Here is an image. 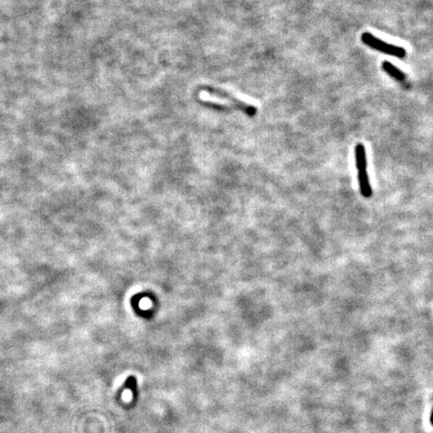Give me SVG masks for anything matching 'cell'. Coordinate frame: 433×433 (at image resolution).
I'll use <instances>...</instances> for the list:
<instances>
[{
	"instance_id": "6da1fadb",
	"label": "cell",
	"mask_w": 433,
	"mask_h": 433,
	"mask_svg": "<svg viewBox=\"0 0 433 433\" xmlns=\"http://www.w3.org/2000/svg\"><path fill=\"white\" fill-rule=\"evenodd\" d=\"M200 92L201 93H206L212 97H216L222 100H226L228 102L230 103L231 107L239 109L241 111H243L245 115H247L248 117L253 118L256 116L257 113V108L253 105H251L243 101L238 100L237 98H235L234 96H232L231 94L227 93L226 90H223L219 87H215V86H211V85H204L200 87Z\"/></svg>"
},
{
	"instance_id": "277c9868",
	"label": "cell",
	"mask_w": 433,
	"mask_h": 433,
	"mask_svg": "<svg viewBox=\"0 0 433 433\" xmlns=\"http://www.w3.org/2000/svg\"><path fill=\"white\" fill-rule=\"evenodd\" d=\"M382 68H383V71L385 73L388 74L391 77L395 78L397 81H399V82H405L406 81L405 74L402 71H400L399 68L394 66L391 62H389V61H383L382 62Z\"/></svg>"
},
{
	"instance_id": "7a4b0ae2",
	"label": "cell",
	"mask_w": 433,
	"mask_h": 433,
	"mask_svg": "<svg viewBox=\"0 0 433 433\" xmlns=\"http://www.w3.org/2000/svg\"><path fill=\"white\" fill-rule=\"evenodd\" d=\"M356 167L358 170V181L361 195L364 198H370L372 196V189L370 185L369 177L367 174V161L365 147L362 144H358L355 148Z\"/></svg>"
},
{
	"instance_id": "5b68a950",
	"label": "cell",
	"mask_w": 433,
	"mask_h": 433,
	"mask_svg": "<svg viewBox=\"0 0 433 433\" xmlns=\"http://www.w3.org/2000/svg\"><path fill=\"white\" fill-rule=\"evenodd\" d=\"M126 388L131 390L133 400H136V399H138V386H136V379H135L133 376H129V377L127 379V381H126L125 384H124V387L121 389V392H122L124 389H126Z\"/></svg>"
},
{
	"instance_id": "3957f363",
	"label": "cell",
	"mask_w": 433,
	"mask_h": 433,
	"mask_svg": "<svg viewBox=\"0 0 433 433\" xmlns=\"http://www.w3.org/2000/svg\"><path fill=\"white\" fill-rule=\"evenodd\" d=\"M361 40L364 42V44H366L367 47L382 53L395 56L397 58H403L406 55V51L402 47L387 43L369 32H364L361 35Z\"/></svg>"
}]
</instances>
